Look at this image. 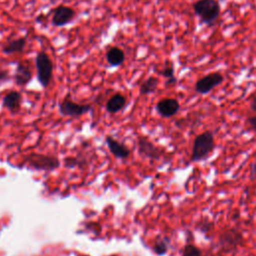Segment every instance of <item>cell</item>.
I'll list each match as a JSON object with an SVG mask.
<instances>
[{
	"mask_svg": "<svg viewBox=\"0 0 256 256\" xmlns=\"http://www.w3.org/2000/svg\"><path fill=\"white\" fill-rule=\"evenodd\" d=\"M215 149V138L211 131H204L198 134L194 140L190 155L192 162L205 160Z\"/></svg>",
	"mask_w": 256,
	"mask_h": 256,
	"instance_id": "cell-1",
	"label": "cell"
},
{
	"mask_svg": "<svg viewBox=\"0 0 256 256\" xmlns=\"http://www.w3.org/2000/svg\"><path fill=\"white\" fill-rule=\"evenodd\" d=\"M192 9L200 22L207 26L214 25L221 13L218 0H197L192 4Z\"/></svg>",
	"mask_w": 256,
	"mask_h": 256,
	"instance_id": "cell-2",
	"label": "cell"
},
{
	"mask_svg": "<svg viewBox=\"0 0 256 256\" xmlns=\"http://www.w3.org/2000/svg\"><path fill=\"white\" fill-rule=\"evenodd\" d=\"M244 243V237L242 232L237 228H230L222 232L218 238V246L223 253H231L237 251V249Z\"/></svg>",
	"mask_w": 256,
	"mask_h": 256,
	"instance_id": "cell-3",
	"label": "cell"
},
{
	"mask_svg": "<svg viewBox=\"0 0 256 256\" xmlns=\"http://www.w3.org/2000/svg\"><path fill=\"white\" fill-rule=\"evenodd\" d=\"M37 69V79L42 87L46 88L53 77V63L48 54L44 51L37 53L35 58Z\"/></svg>",
	"mask_w": 256,
	"mask_h": 256,
	"instance_id": "cell-4",
	"label": "cell"
},
{
	"mask_svg": "<svg viewBox=\"0 0 256 256\" xmlns=\"http://www.w3.org/2000/svg\"><path fill=\"white\" fill-rule=\"evenodd\" d=\"M223 81H224V76L220 72H211L199 78L195 83L194 89L198 94L205 95L211 92L220 84H222Z\"/></svg>",
	"mask_w": 256,
	"mask_h": 256,
	"instance_id": "cell-5",
	"label": "cell"
},
{
	"mask_svg": "<svg viewBox=\"0 0 256 256\" xmlns=\"http://www.w3.org/2000/svg\"><path fill=\"white\" fill-rule=\"evenodd\" d=\"M28 166L36 170L51 171L59 166V160L54 156L42 155V154H30L26 157Z\"/></svg>",
	"mask_w": 256,
	"mask_h": 256,
	"instance_id": "cell-6",
	"label": "cell"
},
{
	"mask_svg": "<svg viewBox=\"0 0 256 256\" xmlns=\"http://www.w3.org/2000/svg\"><path fill=\"white\" fill-rule=\"evenodd\" d=\"M90 110H91L90 104H79L72 101L69 93L59 103V111L64 116L78 117L83 114H86Z\"/></svg>",
	"mask_w": 256,
	"mask_h": 256,
	"instance_id": "cell-7",
	"label": "cell"
},
{
	"mask_svg": "<svg viewBox=\"0 0 256 256\" xmlns=\"http://www.w3.org/2000/svg\"><path fill=\"white\" fill-rule=\"evenodd\" d=\"M75 17L73 8L66 5H58L53 9L52 24L56 27H62L68 24Z\"/></svg>",
	"mask_w": 256,
	"mask_h": 256,
	"instance_id": "cell-8",
	"label": "cell"
},
{
	"mask_svg": "<svg viewBox=\"0 0 256 256\" xmlns=\"http://www.w3.org/2000/svg\"><path fill=\"white\" fill-rule=\"evenodd\" d=\"M180 103L175 98H163L156 104L157 113L163 118H170L178 113Z\"/></svg>",
	"mask_w": 256,
	"mask_h": 256,
	"instance_id": "cell-9",
	"label": "cell"
},
{
	"mask_svg": "<svg viewBox=\"0 0 256 256\" xmlns=\"http://www.w3.org/2000/svg\"><path fill=\"white\" fill-rule=\"evenodd\" d=\"M138 148L140 154L154 160L160 159L163 153V151L159 147L155 146L151 141L144 137L138 139Z\"/></svg>",
	"mask_w": 256,
	"mask_h": 256,
	"instance_id": "cell-10",
	"label": "cell"
},
{
	"mask_svg": "<svg viewBox=\"0 0 256 256\" xmlns=\"http://www.w3.org/2000/svg\"><path fill=\"white\" fill-rule=\"evenodd\" d=\"M13 78L18 86H25L28 84L32 79V71L29 65L24 62H18Z\"/></svg>",
	"mask_w": 256,
	"mask_h": 256,
	"instance_id": "cell-11",
	"label": "cell"
},
{
	"mask_svg": "<svg viewBox=\"0 0 256 256\" xmlns=\"http://www.w3.org/2000/svg\"><path fill=\"white\" fill-rule=\"evenodd\" d=\"M106 143L108 145V148L110 150V152L117 158H127L130 155V151L129 149L122 143L118 142L117 140H115L114 138L107 136L106 137Z\"/></svg>",
	"mask_w": 256,
	"mask_h": 256,
	"instance_id": "cell-12",
	"label": "cell"
},
{
	"mask_svg": "<svg viewBox=\"0 0 256 256\" xmlns=\"http://www.w3.org/2000/svg\"><path fill=\"white\" fill-rule=\"evenodd\" d=\"M22 96L18 91H10L3 98V106L12 113L19 111Z\"/></svg>",
	"mask_w": 256,
	"mask_h": 256,
	"instance_id": "cell-13",
	"label": "cell"
},
{
	"mask_svg": "<svg viewBox=\"0 0 256 256\" xmlns=\"http://www.w3.org/2000/svg\"><path fill=\"white\" fill-rule=\"evenodd\" d=\"M105 56H106V60H107L108 64L110 66H113V67L120 66L125 61L124 51L122 49H120L119 47H116V46L110 47L106 51Z\"/></svg>",
	"mask_w": 256,
	"mask_h": 256,
	"instance_id": "cell-14",
	"label": "cell"
},
{
	"mask_svg": "<svg viewBox=\"0 0 256 256\" xmlns=\"http://www.w3.org/2000/svg\"><path fill=\"white\" fill-rule=\"evenodd\" d=\"M25 46H26V37H18L16 39L8 41L5 45H3L2 52L6 55L21 53L23 52Z\"/></svg>",
	"mask_w": 256,
	"mask_h": 256,
	"instance_id": "cell-15",
	"label": "cell"
},
{
	"mask_svg": "<svg viewBox=\"0 0 256 256\" xmlns=\"http://www.w3.org/2000/svg\"><path fill=\"white\" fill-rule=\"evenodd\" d=\"M126 105V98L121 93H116L113 96H111L108 101L106 102V110L109 113H117L120 110H122Z\"/></svg>",
	"mask_w": 256,
	"mask_h": 256,
	"instance_id": "cell-16",
	"label": "cell"
},
{
	"mask_svg": "<svg viewBox=\"0 0 256 256\" xmlns=\"http://www.w3.org/2000/svg\"><path fill=\"white\" fill-rule=\"evenodd\" d=\"M160 75H162L166 79V86H174L177 83V78L175 76V69H174V64L171 61H166L165 66L158 71Z\"/></svg>",
	"mask_w": 256,
	"mask_h": 256,
	"instance_id": "cell-17",
	"label": "cell"
},
{
	"mask_svg": "<svg viewBox=\"0 0 256 256\" xmlns=\"http://www.w3.org/2000/svg\"><path fill=\"white\" fill-rule=\"evenodd\" d=\"M158 83H159V80L156 77H153V76L148 77L140 85V89H139L140 94L141 95H148V94H151V93L155 92L157 87H158Z\"/></svg>",
	"mask_w": 256,
	"mask_h": 256,
	"instance_id": "cell-18",
	"label": "cell"
},
{
	"mask_svg": "<svg viewBox=\"0 0 256 256\" xmlns=\"http://www.w3.org/2000/svg\"><path fill=\"white\" fill-rule=\"evenodd\" d=\"M169 248V238L163 237L158 238L154 244L153 250L157 255H164L167 253Z\"/></svg>",
	"mask_w": 256,
	"mask_h": 256,
	"instance_id": "cell-19",
	"label": "cell"
},
{
	"mask_svg": "<svg viewBox=\"0 0 256 256\" xmlns=\"http://www.w3.org/2000/svg\"><path fill=\"white\" fill-rule=\"evenodd\" d=\"M182 256H202V251L194 244H186L182 251Z\"/></svg>",
	"mask_w": 256,
	"mask_h": 256,
	"instance_id": "cell-20",
	"label": "cell"
},
{
	"mask_svg": "<svg viewBox=\"0 0 256 256\" xmlns=\"http://www.w3.org/2000/svg\"><path fill=\"white\" fill-rule=\"evenodd\" d=\"M10 79L9 71L3 68H0V82H5Z\"/></svg>",
	"mask_w": 256,
	"mask_h": 256,
	"instance_id": "cell-21",
	"label": "cell"
},
{
	"mask_svg": "<svg viewBox=\"0 0 256 256\" xmlns=\"http://www.w3.org/2000/svg\"><path fill=\"white\" fill-rule=\"evenodd\" d=\"M247 123L252 128V130H254L256 132V114L248 117L247 118Z\"/></svg>",
	"mask_w": 256,
	"mask_h": 256,
	"instance_id": "cell-22",
	"label": "cell"
},
{
	"mask_svg": "<svg viewBox=\"0 0 256 256\" xmlns=\"http://www.w3.org/2000/svg\"><path fill=\"white\" fill-rule=\"evenodd\" d=\"M209 224H210V222L206 220V221L204 222V224H202V223L200 224V226H199L198 229L201 230V231H203V232H206V231H208V230L210 229V228H207V226H209Z\"/></svg>",
	"mask_w": 256,
	"mask_h": 256,
	"instance_id": "cell-23",
	"label": "cell"
},
{
	"mask_svg": "<svg viewBox=\"0 0 256 256\" xmlns=\"http://www.w3.org/2000/svg\"><path fill=\"white\" fill-rule=\"evenodd\" d=\"M251 109H252L254 112H256V98H254V99L252 100V102H251Z\"/></svg>",
	"mask_w": 256,
	"mask_h": 256,
	"instance_id": "cell-24",
	"label": "cell"
},
{
	"mask_svg": "<svg viewBox=\"0 0 256 256\" xmlns=\"http://www.w3.org/2000/svg\"><path fill=\"white\" fill-rule=\"evenodd\" d=\"M252 173L256 176V164L253 165V169H252Z\"/></svg>",
	"mask_w": 256,
	"mask_h": 256,
	"instance_id": "cell-25",
	"label": "cell"
},
{
	"mask_svg": "<svg viewBox=\"0 0 256 256\" xmlns=\"http://www.w3.org/2000/svg\"><path fill=\"white\" fill-rule=\"evenodd\" d=\"M51 2H55V1H57V0H50Z\"/></svg>",
	"mask_w": 256,
	"mask_h": 256,
	"instance_id": "cell-26",
	"label": "cell"
}]
</instances>
